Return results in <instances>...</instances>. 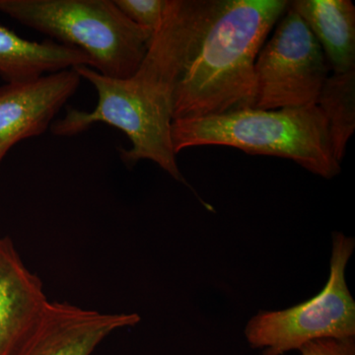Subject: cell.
I'll return each instance as SVG.
<instances>
[{
  "label": "cell",
  "mask_w": 355,
  "mask_h": 355,
  "mask_svg": "<svg viewBox=\"0 0 355 355\" xmlns=\"http://www.w3.org/2000/svg\"><path fill=\"white\" fill-rule=\"evenodd\" d=\"M287 0H167L135 78L173 121L254 108L256 58Z\"/></svg>",
  "instance_id": "6da1fadb"
},
{
  "label": "cell",
  "mask_w": 355,
  "mask_h": 355,
  "mask_svg": "<svg viewBox=\"0 0 355 355\" xmlns=\"http://www.w3.org/2000/svg\"><path fill=\"white\" fill-rule=\"evenodd\" d=\"M176 154L195 146L234 147L252 155L293 160L301 167L333 179L340 173L321 109L238 110L219 116L172 121Z\"/></svg>",
  "instance_id": "7a4b0ae2"
},
{
  "label": "cell",
  "mask_w": 355,
  "mask_h": 355,
  "mask_svg": "<svg viewBox=\"0 0 355 355\" xmlns=\"http://www.w3.org/2000/svg\"><path fill=\"white\" fill-rule=\"evenodd\" d=\"M0 12L83 51L91 69L110 78L135 76L153 36L114 0H0Z\"/></svg>",
  "instance_id": "3957f363"
},
{
  "label": "cell",
  "mask_w": 355,
  "mask_h": 355,
  "mask_svg": "<svg viewBox=\"0 0 355 355\" xmlns=\"http://www.w3.org/2000/svg\"><path fill=\"white\" fill-rule=\"evenodd\" d=\"M73 69L94 86L97 106L92 112L67 109L64 118L51 123V132L58 137H72L94 123H107L125 132L132 142V148L121 149L125 164L132 167L140 160H150L176 181L187 184L173 147V119L167 100L133 76L110 78L87 65Z\"/></svg>",
  "instance_id": "277c9868"
},
{
  "label": "cell",
  "mask_w": 355,
  "mask_h": 355,
  "mask_svg": "<svg viewBox=\"0 0 355 355\" xmlns=\"http://www.w3.org/2000/svg\"><path fill=\"white\" fill-rule=\"evenodd\" d=\"M354 238L334 233L330 277L316 296L286 310L260 312L245 328L247 342L263 355H282L319 338L355 336V302L345 268L354 253Z\"/></svg>",
  "instance_id": "5b68a950"
},
{
  "label": "cell",
  "mask_w": 355,
  "mask_h": 355,
  "mask_svg": "<svg viewBox=\"0 0 355 355\" xmlns=\"http://www.w3.org/2000/svg\"><path fill=\"white\" fill-rule=\"evenodd\" d=\"M279 20L254 62V108L268 111L314 106L330 67L291 1Z\"/></svg>",
  "instance_id": "8992f818"
},
{
  "label": "cell",
  "mask_w": 355,
  "mask_h": 355,
  "mask_svg": "<svg viewBox=\"0 0 355 355\" xmlns=\"http://www.w3.org/2000/svg\"><path fill=\"white\" fill-rule=\"evenodd\" d=\"M80 83L71 69L0 86V165L16 144L51 128Z\"/></svg>",
  "instance_id": "52a82bcc"
},
{
  "label": "cell",
  "mask_w": 355,
  "mask_h": 355,
  "mask_svg": "<svg viewBox=\"0 0 355 355\" xmlns=\"http://www.w3.org/2000/svg\"><path fill=\"white\" fill-rule=\"evenodd\" d=\"M139 322L135 313H101L50 302L17 355H91L110 334Z\"/></svg>",
  "instance_id": "ba28073f"
},
{
  "label": "cell",
  "mask_w": 355,
  "mask_h": 355,
  "mask_svg": "<svg viewBox=\"0 0 355 355\" xmlns=\"http://www.w3.org/2000/svg\"><path fill=\"white\" fill-rule=\"evenodd\" d=\"M50 301L10 238L0 239V355H17Z\"/></svg>",
  "instance_id": "9c48e42d"
},
{
  "label": "cell",
  "mask_w": 355,
  "mask_h": 355,
  "mask_svg": "<svg viewBox=\"0 0 355 355\" xmlns=\"http://www.w3.org/2000/svg\"><path fill=\"white\" fill-rule=\"evenodd\" d=\"M79 65L92 67L79 49L49 40L28 41L0 26V76L6 83L32 80Z\"/></svg>",
  "instance_id": "30bf717a"
},
{
  "label": "cell",
  "mask_w": 355,
  "mask_h": 355,
  "mask_svg": "<svg viewBox=\"0 0 355 355\" xmlns=\"http://www.w3.org/2000/svg\"><path fill=\"white\" fill-rule=\"evenodd\" d=\"M334 73L355 70V7L350 0H294Z\"/></svg>",
  "instance_id": "8fae6325"
},
{
  "label": "cell",
  "mask_w": 355,
  "mask_h": 355,
  "mask_svg": "<svg viewBox=\"0 0 355 355\" xmlns=\"http://www.w3.org/2000/svg\"><path fill=\"white\" fill-rule=\"evenodd\" d=\"M317 106L326 119L334 155L342 163L355 130V70L329 76Z\"/></svg>",
  "instance_id": "7c38bea8"
},
{
  "label": "cell",
  "mask_w": 355,
  "mask_h": 355,
  "mask_svg": "<svg viewBox=\"0 0 355 355\" xmlns=\"http://www.w3.org/2000/svg\"><path fill=\"white\" fill-rule=\"evenodd\" d=\"M114 3L132 23L154 34L163 19L167 0H114Z\"/></svg>",
  "instance_id": "4fadbf2b"
},
{
  "label": "cell",
  "mask_w": 355,
  "mask_h": 355,
  "mask_svg": "<svg viewBox=\"0 0 355 355\" xmlns=\"http://www.w3.org/2000/svg\"><path fill=\"white\" fill-rule=\"evenodd\" d=\"M301 355H355V338L311 340L298 349Z\"/></svg>",
  "instance_id": "5bb4252c"
}]
</instances>
